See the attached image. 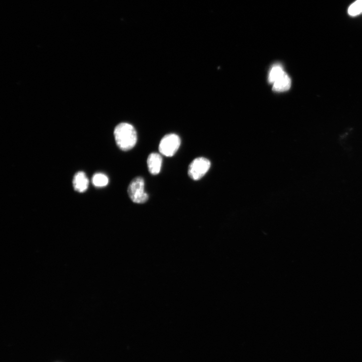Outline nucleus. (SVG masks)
Here are the masks:
<instances>
[{"mask_svg": "<svg viewBox=\"0 0 362 362\" xmlns=\"http://www.w3.org/2000/svg\"><path fill=\"white\" fill-rule=\"evenodd\" d=\"M114 135L119 148L123 151H129L135 146L137 137L134 127L127 123H122L116 126Z\"/></svg>", "mask_w": 362, "mask_h": 362, "instance_id": "nucleus-1", "label": "nucleus"}, {"mask_svg": "<svg viewBox=\"0 0 362 362\" xmlns=\"http://www.w3.org/2000/svg\"><path fill=\"white\" fill-rule=\"evenodd\" d=\"M128 194L132 202L137 204L146 202L149 196L144 191V181L141 177L134 178L128 188Z\"/></svg>", "mask_w": 362, "mask_h": 362, "instance_id": "nucleus-2", "label": "nucleus"}, {"mask_svg": "<svg viewBox=\"0 0 362 362\" xmlns=\"http://www.w3.org/2000/svg\"><path fill=\"white\" fill-rule=\"evenodd\" d=\"M181 142V139L177 134H167L161 140L159 147V152L165 157H172L179 150Z\"/></svg>", "mask_w": 362, "mask_h": 362, "instance_id": "nucleus-3", "label": "nucleus"}, {"mask_svg": "<svg viewBox=\"0 0 362 362\" xmlns=\"http://www.w3.org/2000/svg\"><path fill=\"white\" fill-rule=\"evenodd\" d=\"M210 166L208 159L203 157L197 158L189 166L188 175L193 180H199L209 171Z\"/></svg>", "mask_w": 362, "mask_h": 362, "instance_id": "nucleus-4", "label": "nucleus"}, {"mask_svg": "<svg viewBox=\"0 0 362 362\" xmlns=\"http://www.w3.org/2000/svg\"><path fill=\"white\" fill-rule=\"evenodd\" d=\"M162 161L161 156L158 153H152L149 156L147 164L151 174L153 175L159 174L161 170Z\"/></svg>", "mask_w": 362, "mask_h": 362, "instance_id": "nucleus-5", "label": "nucleus"}, {"mask_svg": "<svg viewBox=\"0 0 362 362\" xmlns=\"http://www.w3.org/2000/svg\"><path fill=\"white\" fill-rule=\"evenodd\" d=\"M73 185L75 190L83 193L86 191L89 186V180L86 174L82 172L77 173L74 176Z\"/></svg>", "mask_w": 362, "mask_h": 362, "instance_id": "nucleus-6", "label": "nucleus"}, {"mask_svg": "<svg viewBox=\"0 0 362 362\" xmlns=\"http://www.w3.org/2000/svg\"><path fill=\"white\" fill-rule=\"evenodd\" d=\"M291 79L285 72L282 76L274 83L273 90L278 92L287 91L291 88Z\"/></svg>", "mask_w": 362, "mask_h": 362, "instance_id": "nucleus-7", "label": "nucleus"}, {"mask_svg": "<svg viewBox=\"0 0 362 362\" xmlns=\"http://www.w3.org/2000/svg\"><path fill=\"white\" fill-rule=\"evenodd\" d=\"M286 72H285L280 65H275L271 68L268 78V81L271 84L277 81L279 78L282 76Z\"/></svg>", "mask_w": 362, "mask_h": 362, "instance_id": "nucleus-8", "label": "nucleus"}, {"mask_svg": "<svg viewBox=\"0 0 362 362\" xmlns=\"http://www.w3.org/2000/svg\"><path fill=\"white\" fill-rule=\"evenodd\" d=\"M92 183L97 187H103L108 185L109 179L104 174L97 173L93 176Z\"/></svg>", "mask_w": 362, "mask_h": 362, "instance_id": "nucleus-9", "label": "nucleus"}, {"mask_svg": "<svg viewBox=\"0 0 362 362\" xmlns=\"http://www.w3.org/2000/svg\"><path fill=\"white\" fill-rule=\"evenodd\" d=\"M362 12V0H357L349 8L348 13L352 16H356Z\"/></svg>", "mask_w": 362, "mask_h": 362, "instance_id": "nucleus-10", "label": "nucleus"}]
</instances>
